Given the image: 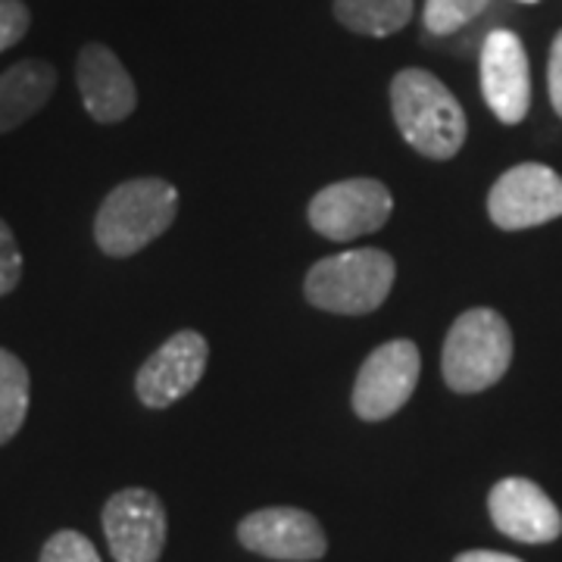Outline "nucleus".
<instances>
[{"mask_svg": "<svg viewBox=\"0 0 562 562\" xmlns=\"http://www.w3.org/2000/svg\"><path fill=\"white\" fill-rule=\"evenodd\" d=\"M487 7L491 0H425L422 25L428 35L447 38V35L462 32L465 25H472Z\"/></svg>", "mask_w": 562, "mask_h": 562, "instance_id": "f3484780", "label": "nucleus"}, {"mask_svg": "<svg viewBox=\"0 0 562 562\" xmlns=\"http://www.w3.org/2000/svg\"><path fill=\"white\" fill-rule=\"evenodd\" d=\"M76 81L88 116L103 125L128 120L138 106L135 81L106 44H85L76 60Z\"/></svg>", "mask_w": 562, "mask_h": 562, "instance_id": "f8f14e48", "label": "nucleus"}, {"mask_svg": "<svg viewBox=\"0 0 562 562\" xmlns=\"http://www.w3.org/2000/svg\"><path fill=\"white\" fill-rule=\"evenodd\" d=\"M513 362V331L497 310H465L447 331L443 382L457 394H482L501 382Z\"/></svg>", "mask_w": 562, "mask_h": 562, "instance_id": "20e7f679", "label": "nucleus"}, {"mask_svg": "<svg viewBox=\"0 0 562 562\" xmlns=\"http://www.w3.org/2000/svg\"><path fill=\"white\" fill-rule=\"evenodd\" d=\"M57 88V69L44 60H20L0 72V135L20 128L41 106L50 101Z\"/></svg>", "mask_w": 562, "mask_h": 562, "instance_id": "4468645a", "label": "nucleus"}, {"mask_svg": "<svg viewBox=\"0 0 562 562\" xmlns=\"http://www.w3.org/2000/svg\"><path fill=\"white\" fill-rule=\"evenodd\" d=\"M491 519L506 538L522 543H550L562 535V516L557 503L528 479H503L487 497Z\"/></svg>", "mask_w": 562, "mask_h": 562, "instance_id": "ddd939ff", "label": "nucleus"}, {"mask_svg": "<svg viewBox=\"0 0 562 562\" xmlns=\"http://www.w3.org/2000/svg\"><path fill=\"white\" fill-rule=\"evenodd\" d=\"M238 541L250 553L281 562L322 560L328 550L325 531L316 522V516H310L297 506H269V509H257L244 516L238 525Z\"/></svg>", "mask_w": 562, "mask_h": 562, "instance_id": "9d476101", "label": "nucleus"}, {"mask_svg": "<svg viewBox=\"0 0 562 562\" xmlns=\"http://www.w3.org/2000/svg\"><path fill=\"white\" fill-rule=\"evenodd\" d=\"M103 535L116 562H157L169 535L166 506L147 487L116 491L103 506Z\"/></svg>", "mask_w": 562, "mask_h": 562, "instance_id": "6e6552de", "label": "nucleus"}, {"mask_svg": "<svg viewBox=\"0 0 562 562\" xmlns=\"http://www.w3.org/2000/svg\"><path fill=\"white\" fill-rule=\"evenodd\" d=\"M416 13V0H335V20L347 32L366 38H387L406 29Z\"/></svg>", "mask_w": 562, "mask_h": 562, "instance_id": "2eb2a0df", "label": "nucleus"}, {"mask_svg": "<svg viewBox=\"0 0 562 562\" xmlns=\"http://www.w3.org/2000/svg\"><path fill=\"white\" fill-rule=\"evenodd\" d=\"M394 213L391 188L379 179H347L325 184L310 201V225L328 241H353L379 232Z\"/></svg>", "mask_w": 562, "mask_h": 562, "instance_id": "39448f33", "label": "nucleus"}, {"mask_svg": "<svg viewBox=\"0 0 562 562\" xmlns=\"http://www.w3.org/2000/svg\"><path fill=\"white\" fill-rule=\"evenodd\" d=\"M491 222L503 232H522L562 216V176L543 162H519L494 181L487 194Z\"/></svg>", "mask_w": 562, "mask_h": 562, "instance_id": "0eeeda50", "label": "nucleus"}, {"mask_svg": "<svg viewBox=\"0 0 562 562\" xmlns=\"http://www.w3.org/2000/svg\"><path fill=\"white\" fill-rule=\"evenodd\" d=\"M522 3H535V0H522Z\"/></svg>", "mask_w": 562, "mask_h": 562, "instance_id": "5701e85b", "label": "nucleus"}, {"mask_svg": "<svg viewBox=\"0 0 562 562\" xmlns=\"http://www.w3.org/2000/svg\"><path fill=\"white\" fill-rule=\"evenodd\" d=\"M29 369L25 362L0 347V447L10 443L29 416Z\"/></svg>", "mask_w": 562, "mask_h": 562, "instance_id": "dca6fc26", "label": "nucleus"}, {"mask_svg": "<svg viewBox=\"0 0 562 562\" xmlns=\"http://www.w3.org/2000/svg\"><path fill=\"white\" fill-rule=\"evenodd\" d=\"M38 562H101V557H98V547L81 531L66 528V531H57L54 538H47Z\"/></svg>", "mask_w": 562, "mask_h": 562, "instance_id": "a211bd4d", "label": "nucleus"}, {"mask_svg": "<svg viewBox=\"0 0 562 562\" xmlns=\"http://www.w3.org/2000/svg\"><path fill=\"white\" fill-rule=\"evenodd\" d=\"M419 347L406 338L375 347L353 384V413L362 422H384L401 413L419 384Z\"/></svg>", "mask_w": 562, "mask_h": 562, "instance_id": "423d86ee", "label": "nucleus"}, {"mask_svg": "<svg viewBox=\"0 0 562 562\" xmlns=\"http://www.w3.org/2000/svg\"><path fill=\"white\" fill-rule=\"evenodd\" d=\"M32 25V13L22 0H0V54L16 47Z\"/></svg>", "mask_w": 562, "mask_h": 562, "instance_id": "aec40b11", "label": "nucleus"}, {"mask_svg": "<svg viewBox=\"0 0 562 562\" xmlns=\"http://www.w3.org/2000/svg\"><path fill=\"white\" fill-rule=\"evenodd\" d=\"M391 113L403 140L428 160H450L460 154L469 122L460 101L438 76L409 66L391 81Z\"/></svg>", "mask_w": 562, "mask_h": 562, "instance_id": "f257e3e1", "label": "nucleus"}, {"mask_svg": "<svg viewBox=\"0 0 562 562\" xmlns=\"http://www.w3.org/2000/svg\"><path fill=\"white\" fill-rule=\"evenodd\" d=\"M547 88H550V103L562 120V32L553 38L550 60H547Z\"/></svg>", "mask_w": 562, "mask_h": 562, "instance_id": "412c9836", "label": "nucleus"}, {"mask_svg": "<svg viewBox=\"0 0 562 562\" xmlns=\"http://www.w3.org/2000/svg\"><path fill=\"white\" fill-rule=\"evenodd\" d=\"M453 562H522L509 553H494V550H469V553H460Z\"/></svg>", "mask_w": 562, "mask_h": 562, "instance_id": "4be33fe9", "label": "nucleus"}, {"mask_svg": "<svg viewBox=\"0 0 562 562\" xmlns=\"http://www.w3.org/2000/svg\"><path fill=\"white\" fill-rule=\"evenodd\" d=\"M397 279V262L379 247H357L313 262L303 279V294L322 313L366 316L375 313Z\"/></svg>", "mask_w": 562, "mask_h": 562, "instance_id": "7ed1b4c3", "label": "nucleus"}, {"mask_svg": "<svg viewBox=\"0 0 562 562\" xmlns=\"http://www.w3.org/2000/svg\"><path fill=\"white\" fill-rule=\"evenodd\" d=\"M210 344L201 331H176L162 341L135 375V394L147 409H166L181 397H188L206 372Z\"/></svg>", "mask_w": 562, "mask_h": 562, "instance_id": "1a4fd4ad", "label": "nucleus"}, {"mask_svg": "<svg viewBox=\"0 0 562 562\" xmlns=\"http://www.w3.org/2000/svg\"><path fill=\"white\" fill-rule=\"evenodd\" d=\"M176 210L179 191L166 179L122 181L94 216V241L113 260L135 257L176 222Z\"/></svg>", "mask_w": 562, "mask_h": 562, "instance_id": "f03ea898", "label": "nucleus"}, {"mask_svg": "<svg viewBox=\"0 0 562 562\" xmlns=\"http://www.w3.org/2000/svg\"><path fill=\"white\" fill-rule=\"evenodd\" d=\"M482 94L503 125H519L531 106V72L522 38L509 29L491 32L482 44Z\"/></svg>", "mask_w": 562, "mask_h": 562, "instance_id": "9b49d317", "label": "nucleus"}, {"mask_svg": "<svg viewBox=\"0 0 562 562\" xmlns=\"http://www.w3.org/2000/svg\"><path fill=\"white\" fill-rule=\"evenodd\" d=\"M22 281V254L16 235L7 222L0 220V297L13 294Z\"/></svg>", "mask_w": 562, "mask_h": 562, "instance_id": "6ab92c4d", "label": "nucleus"}]
</instances>
